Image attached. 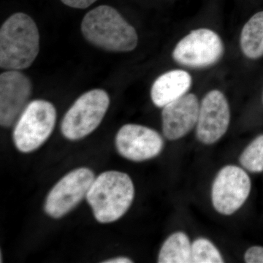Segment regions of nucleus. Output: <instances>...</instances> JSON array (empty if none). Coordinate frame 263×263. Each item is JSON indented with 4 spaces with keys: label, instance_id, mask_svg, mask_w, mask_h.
Masks as SVG:
<instances>
[{
    "label": "nucleus",
    "instance_id": "f257e3e1",
    "mask_svg": "<svg viewBox=\"0 0 263 263\" xmlns=\"http://www.w3.org/2000/svg\"><path fill=\"white\" fill-rule=\"evenodd\" d=\"M40 34L35 22L24 13L12 15L0 29V67L7 70L28 68L37 57Z\"/></svg>",
    "mask_w": 263,
    "mask_h": 263
},
{
    "label": "nucleus",
    "instance_id": "f03ea898",
    "mask_svg": "<svg viewBox=\"0 0 263 263\" xmlns=\"http://www.w3.org/2000/svg\"><path fill=\"white\" fill-rule=\"evenodd\" d=\"M81 32L88 42L105 51L129 52L138 46L136 29L108 5L97 7L85 15Z\"/></svg>",
    "mask_w": 263,
    "mask_h": 263
},
{
    "label": "nucleus",
    "instance_id": "7ed1b4c3",
    "mask_svg": "<svg viewBox=\"0 0 263 263\" xmlns=\"http://www.w3.org/2000/svg\"><path fill=\"white\" fill-rule=\"evenodd\" d=\"M134 197V184L129 175L110 171L95 178L86 198L96 220L107 224L122 218Z\"/></svg>",
    "mask_w": 263,
    "mask_h": 263
},
{
    "label": "nucleus",
    "instance_id": "20e7f679",
    "mask_svg": "<svg viewBox=\"0 0 263 263\" xmlns=\"http://www.w3.org/2000/svg\"><path fill=\"white\" fill-rule=\"evenodd\" d=\"M57 110L43 100L30 102L18 118L13 129L15 147L22 153H30L47 141L54 129Z\"/></svg>",
    "mask_w": 263,
    "mask_h": 263
},
{
    "label": "nucleus",
    "instance_id": "39448f33",
    "mask_svg": "<svg viewBox=\"0 0 263 263\" xmlns=\"http://www.w3.org/2000/svg\"><path fill=\"white\" fill-rule=\"evenodd\" d=\"M110 98L103 89H93L81 95L67 110L61 123L62 135L70 141L82 139L94 132L103 121Z\"/></svg>",
    "mask_w": 263,
    "mask_h": 263
},
{
    "label": "nucleus",
    "instance_id": "423d86ee",
    "mask_svg": "<svg viewBox=\"0 0 263 263\" xmlns=\"http://www.w3.org/2000/svg\"><path fill=\"white\" fill-rule=\"evenodd\" d=\"M95 179L94 173L87 167L75 169L65 175L48 193L45 212L53 219L63 217L86 197Z\"/></svg>",
    "mask_w": 263,
    "mask_h": 263
},
{
    "label": "nucleus",
    "instance_id": "0eeeda50",
    "mask_svg": "<svg viewBox=\"0 0 263 263\" xmlns=\"http://www.w3.org/2000/svg\"><path fill=\"white\" fill-rule=\"evenodd\" d=\"M251 187L250 178L245 170L236 165L224 166L213 182V206L219 214L232 215L247 201Z\"/></svg>",
    "mask_w": 263,
    "mask_h": 263
},
{
    "label": "nucleus",
    "instance_id": "6e6552de",
    "mask_svg": "<svg viewBox=\"0 0 263 263\" xmlns=\"http://www.w3.org/2000/svg\"><path fill=\"white\" fill-rule=\"evenodd\" d=\"M224 51L220 37L209 29L194 30L178 43L173 57L180 65L203 68L216 64Z\"/></svg>",
    "mask_w": 263,
    "mask_h": 263
},
{
    "label": "nucleus",
    "instance_id": "1a4fd4ad",
    "mask_svg": "<svg viewBox=\"0 0 263 263\" xmlns=\"http://www.w3.org/2000/svg\"><path fill=\"white\" fill-rule=\"evenodd\" d=\"M119 155L133 162H143L157 157L164 140L155 129L139 124H128L118 132L115 139Z\"/></svg>",
    "mask_w": 263,
    "mask_h": 263
},
{
    "label": "nucleus",
    "instance_id": "9d476101",
    "mask_svg": "<svg viewBox=\"0 0 263 263\" xmlns=\"http://www.w3.org/2000/svg\"><path fill=\"white\" fill-rule=\"evenodd\" d=\"M230 122V106L226 96L219 90L209 91L200 105L197 139L203 144H214L224 136Z\"/></svg>",
    "mask_w": 263,
    "mask_h": 263
},
{
    "label": "nucleus",
    "instance_id": "9b49d317",
    "mask_svg": "<svg viewBox=\"0 0 263 263\" xmlns=\"http://www.w3.org/2000/svg\"><path fill=\"white\" fill-rule=\"evenodd\" d=\"M32 91L30 79L19 70H8L0 75V124L10 127L28 105Z\"/></svg>",
    "mask_w": 263,
    "mask_h": 263
},
{
    "label": "nucleus",
    "instance_id": "f8f14e48",
    "mask_svg": "<svg viewBox=\"0 0 263 263\" xmlns=\"http://www.w3.org/2000/svg\"><path fill=\"white\" fill-rule=\"evenodd\" d=\"M200 105L195 95L186 94L163 107L164 136L169 141H176L187 135L197 125Z\"/></svg>",
    "mask_w": 263,
    "mask_h": 263
},
{
    "label": "nucleus",
    "instance_id": "ddd939ff",
    "mask_svg": "<svg viewBox=\"0 0 263 263\" xmlns=\"http://www.w3.org/2000/svg\"><path fill=\"white\" fill-rule=\"evenodd\" d=\"M192 82V76L186 71L174 70L165 72L152 86V102L158 108H163L186 95L191 87Z\"/></svg>",
    "mask_w": 263,
    "mask_h": 263
},
{
    "label": "nucleus",
    "instance_id": "4468645a",
    "mask_svg": "<svg viewBox=\"0 0 263 263\" xmlns=\"http://www.w3.org/2000/svg\"><path fill=\"white\" fill-rule=\"evenodd\" d=\"M240 47L246 57L256 60L263 55V11L256 13L242 29Z\"/></svg>",
    "mask_w": 263,
    "mask_h": 263
},
{
    "label": "nucleus",
    "instance_id": "2eb2a0df",
    "mask_svg": "<svg viewBox=\"0 0 263 263\" xmlns=\"http://www.w3.org/2000/svg\"><path fill=\"white\" fill-rule=\"evenodd\" d=\"M192 245L188 235L176 232L170 235L162 245L158 256L160 263L191 262Z\"/></svg>",
    "mask_w": 263,
    "mask_h": 263
},
{
    "label": "nucleus",
    "instance_id": "dca6fc26",
    "mask_svg": "<svg viewBox=\"0 0 263 263\" xmlns=\"http://www.w3.org/2000/svg\"><path fill=\"white\" fill-rule=\"evenodd\" d=\"M240 164L254 174L263 171V135L257 136L246 147L239 157Z\"/></svg>",
    "mask_w": 263,
    "mask_h": 263
},
{
    "label": "nucleus",
    "instance_id": "f3484780",
    "mask_svg": "<svg viewBox=\"0 0 263 263\" xmlns=\"http://www.w3.org/2000/svg\"><path fill=\"white\" fill-rule=\"evenodd\" d=\"M222 256L211 240L199 238L192 243L191 263H222Z\"/></svg>",
    "mask_w": 263,
    "mask_h": 263
},
{
    "label": "nucleus",
    "instance_id": "a211bd4d",
    "mask_svg": "<svg viewBox=\"0 0 263 263\" xmlns=\"http://www.w3.org/2000/svg\"><path fill=\"white\" fill-rule=\"evenodd\" d=\"M245 260L247 263H263V247L255 246L247 249Z\"/></svg>",
    "mask_w": 263,
    "mask_h": 263
},
{
    "label": "nucleus",
    "instance_id": "6ab92c4d",
    "mask_svg": "<svg viewBox=\"0 0 263 263\" xmlns=\"http://www.w3.org/2000/svg\"><path fill=\"white\" fill-rule=\"evenodd\" d=\"M62 3L70 8L85 9L94 4L98 0H61Z\"/></svg>",
    "mask_w": 263,
    "mask_h": 263
},
{
    "label": "nucleus",
    "instance_id": "aec40b11",
    "mask_svg": "<svg viewBox=\"0 0 263 263\" xmlns=\"http://www.w3.org/2000/svg\"><path fill=\"white\" fill-rule=\"evenodd\" d=\"M133 261L127 257H118L115 258L107 259L104 261L103 263H131Z\"/></svg>",
    "mask_w": 263,
    "mask_h": 263
}]
</instances>
